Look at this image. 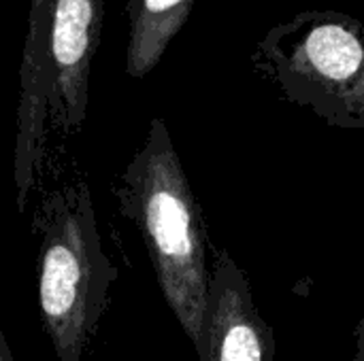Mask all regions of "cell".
<instances>
[{
	"label": "cell",
	"instance_id": "6da1fadb",
	"mask_svg": "<svg viewBox=\"0 0 364 361\" xmlns=\"http://www.w3.org/2000/svg\"><path fill=\"white\" fill-rule=\"evenodd\" d=\"M113 194L119 213L139 228L160 291L196 347L209 302V243L200 204L164 119H151L143 147L119 174Z\"/></svg>",
	"mask_w": 364,
	"mask_h": 361
},
{
	"label": "cell",
	"instance_id": "7a4b0ae2",
	"mask_svg": "<svg viewBox=\"0 0 364 361\" xmlns=\"http://www.w3.org/2000/svg\"><path fill=\"white\" fill-rule=\"evenodd\" d=\"M38 311L58 361H81L107 309L117 268L102 238L85 181L53 191L43 209Z\"/></svg>",
	"mask_w": 364,
	"mask_h": 361
},
{
	"label": "cell",
	"instance_id": "3957f363",
	"mask_svg": "<svg viewBox=\"0 0 364 361\" xmlns=\"http://www.w3.org/2000/svg\"><path fill=\"white\" fill-rule=\"evenodd\" d=\"M254 70L284 100L333 128L364 130V23L335 11H301L273 26L252 53Z\"/></svg>",
	"mask_w": 364,
	"mask_h": 361
},
{
	"label": "cell",
	"instance_id": "277c9868",
	"mask_svg": "<svg viewBox=\"0 0 364 361\" xmlns=\"http://www.w3.org/2000/svg\"><path fill=\"white\" fill-rule=\"evenodd\" d=\"M58 115L55 66L51 57V0H30L28 30L19 64V104L15 134V202L23 213L28 196L36 183L43 153L47 121Z\"/></svg>",
	"mask_w": 364,
	"mask_h": 361
},
{
	"label": "cell",
	"instance_id": "5b68a950",
	"mask_svg": "<svg viewBox=\"0 0 364 361\" xmlns=\"http://www.w3.org/2000/svg\"><path fill=\"white\" fill-rule=\"evenodd\" d=\"M198 361H275L271 326L258 315L245 272L226 249H215L209 302L194 347Z\"/></svg>",
	"mask_w": 364,
	"mask_h": 361
},
{
	"label": "cell",
	"instance_id": "8992f818",
	"mask_svg": "<svg viewBox=\"0 0 364 361\" xmlns=\"http://www.w3.org/2000/svg\"><path fill=\"white\" fill-rule=\"evenodd\" d=\"M105 0H51V57L62 132H79L87 115L90 70L102 36Z\"/></svg>",
	"mask_w": 364,
	"mask_h": 361
},
{
	"label": "cell",
	"instance_id": "52a82bcc",
	"mask_svg": "<svg viewBox=\"0 0 364 361\" xmlns=\"http://www.w3.org/2000/svg\"><path fill=\"white\" fill-rule=\"evenodd\" d=\"M194 4L196 0H128L126 74L130 79H143L160 64Z\"/></svg>",
	"mask_w": 364,
	"mask_h": 361
},
{
	"label": "cell",
	"instance_id": "ba28073f",
	"mask_svg": "<svg viewBox=\"0 0 364 361\" xmlns=\"http://www.w3.org/2000/svg\"><path fill=\"white\" fill-rule=\"evenodd\" d=\"M354 343H356V351H354L352 361H364V311L356 330H354Z\"/></svg>",
	"mask_w": 364,
	"mask_h": 361
},
{
	"label": "cell",
	"instance_id": "9c48e42d",
	"mask_svg": "<svg viewBox=\"0 0 364 361\" xmlns=\"http://www.w3.org/2000/svg\"><path fill=\"white\" fill-rule=\"evenodd\" d=\"M0 361H13V355L6 347V340H4V334L0 330Z\"/></svg>",
	"mask_w": 364,
	"mask_h": 361
}]
</instances>
